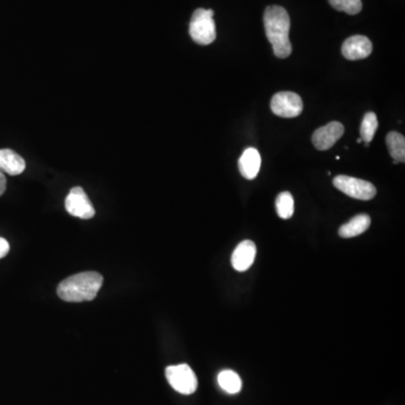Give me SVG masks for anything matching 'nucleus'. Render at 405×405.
<instances>
[{
	"instance_id": "nucleus-1",
	"label": "nucleus",
	"mask_w": 405,
	"mask_h": 405,
	"mask_svg": "<svg viewBox=\"0 0 405 405\" xmlns=\"http://www.w3.org/2000/svg\"><path fill=\"white\" fill-rule=\"evenodd\" d=\"M264 31L277 58L286 59L292 53L290 41V18L287 10L280 6H269L264 14Z\"/></svg>"
},
{
	"instance_id": "nucleus-2",
	"label": "nucleus",
	"mask_w": 405,
	"mask_h": 405,
	"mask_svg": "<svg viewBox=\"0 0 405 405\" xmlns=\"http://www.w3.org/2000/svg\"><path fill=\"white\" fill-rule=\"evenodd\" d=\"M103 283V276L96 271L76 273L59 284L58 295L66 302H88L95 299Z\"/></svg>"
},
{
	"instance_id": "nucleus-3",
	"label": "nucleus",
	"mask_w": 405,
	"mask_h": 405,
	"mask_svg": "<svg viewBox=\"0 0 405 405\" xmlns=\"http://www.w3.org/2000/svg\"><path fill=\"white\" fill-rule=\"evenodd\" d=\"M212 9L199 8L194 12L190 24V35L201 45L212 44L216 38L215 22Z\"/></svg>"
},
{
	"instance_id": "nucleus-4",
	"label": "nucleus",
	"mask_w": 405,
	"mask_h": 405,
	"mask_svg": "<svg viewBox=\"0 0 405 405\" xmlns=\"http://www.w3.org/2000/svg\"><path fill=\"white\" fill-rule=\"evenodd\" d=\"M166 377L171 388L184 395L195 393L199 386L195 373L187 364L166 368Z\"/></svg>"
},
{
	"instance_id": "nucleus-5",
	"label": "nucleus",
	"mask_w": 405,
	"mask_h": 405,
	"mask_svg": "<svg viewBox=\"0 0 405 405\" xmlns=\"http://www.w3.org/2000/svg\"><path fill=\"white\" fill-rule=\"evenodd\" d=\"M334 185L336 190L360 201H371L376 196V188L371 183L349 176L340 175L334 177Z\"/></svg>"
},
{
	"instance_id": "nucleus-6",
	"label": "nucleus",
	"mask_w": 405,
	"mask_h": 405,
	"mask_svg": "<svg viewBox=\"0 0 405 405\" xmlns=\"http://www.w3.org/2000/svg\"><path fill=\"white\" fill-rule=\"evenodd\" d=\"M271 112L279 118H293L303 112L302 98L292 92H277L270 103Z\"/></svg>"
},
{
	"instance_id": "nucleus-7",
	"label": "nucleus",
	"mask_w": 405,
	"mask_h": 405,
	"mask_svg": "<svg viewBox=\"0 0 405 405\" xmlns=\"http://www.w3.org/2000/svg\"><path fill=\"white\" fill-rule=\"evenodd\" d=\"M64 205H66V212L75 218L90 220L95 216V208L92 206V201L86 192L81 187L71 188L66 196Z\"/></svg>"
},
{
	"instance_id": "nucleus-8",
	"label": "nucleus",
	"mask_w": 405,
	"mask_h": 405,
	"mask_svg": "<svg viewBox=\"0 0 405 405\" xmlns=\"http://www.w3.org/2000/svg\"><path fill=\"white\" fill-rule=\"evenodd\" d=\"M345 133V127L339 122H331L316 129L312 135L314 147L320 151L331 149Z\"/></svg>"
},
{
	"instance_id": "nucleus-9",
	"label": "nucleus",
	"mask_w": 405,
	"mask_h": 405,
	"mask_svg": "<svg viewBox=\"0 0 405 405\" xmlns=\"http://www.w3.org/2000/svg\"><path fill=\"white\" fill-rule=\"evenodd\" d=\"M341 52L347 60H362L371 55L373 52V44L371 40L364 35H354L343 42Z\"/></svg>"
},
{
	"instance_id": "nucleus-10",
	"label": "nucleus",
	"mask_w": 405,
	"mask_h": 405,
	"mask_svg": "<svg viewBox=\"0 0 405 405\" xmlns=\"http://www.w3.org/2000/svg\"><path fill=\"white\" fill-rule=\"evenodd\" d=\"M256 245L250 240H245L239 243L236 250L233 251L232 266L238 271H246L253 266L256 258Z\"/></svg>"
},
{
	"instance_id": "nucleus-11",
	"label": "nucleus",
	"mask_w": 405,
	"mask_h": 405,
	"mask_svg": "<svg viewBox=\"0 0 405 405\" xmlns=\"http://www.w3.org/2000/svg\"><path fill=\"white\" fill-rule=\"evenodd\" d=\"M239 170L246 179L256 178L258 176L260 166H262V158L259 155L258 150L255 148H248L245 152L242 153L241 157L238 161Z\"/></svg>"
},
{
	"instance_id": "nucleus-12",
	"label": "nucleus",
	"mask_w": 405,
	"mask_h": 405,
	"mask_svg": "<svg viewBox=\"0 0 405 405\" xmlns=\"http://www.w3.org/2000/svg\"><path fill=\"white\" fill-rule=\"evenodd\" d=\"M26 164L18 153L10 149L0 150V171L10 176H17L25 170Z\"/></svg>"
},
{
	"instance_id": "nucleus-13",
	"label": "nucleus",
	"mask_w": 405,
	"mask_h": 405,
	"mask_svg": "<svg viewBox=\"0 0 405 405\" xmlns=\"http://www.w3.org/2000/svg\"><path fill=\"white\" fill-rule=\"evenodd\" d=\"M371 227V218L367 214H360L342 225L339 229V236L341 238H355L368 230Z\"/></svg>"
},
{
	"instance_id": "nucleus-14",
	"label": "nucleus",
	"mask_w": 405,
	"mask_h": 405,
	"mask_svg": "<svg viewBox=\"0 0 405 405\" xmlns=\"http://www.w3.org/2000/svg\"><path fill=\"white\" fill-rule=\"evenodd\" d=\"M386 144L392 158L397 162L405 160V138L399 132H390L386 136Z\"/></svg>"
},
{
	"instance_id": "nucleus-15",
	"label": "nucleus",
	"mask_w": 405,
	"mask_h": 405,
	"mask_svg": "<svg viewBox=\"0 0 405 405\" xmlns=\"http://www.w3.org/2000/svg\"><path fill=\"white\" fill-rule=\"evenodd\" d=\"M218 382L223 391L229 394H236L241 391V378L236 371L225 369L222 371L218 376Z\"/></svg>"
},
{
	"instance_id": "nucleus-16",
	"label": "nucleus",
	"mask_w": 405,
	"mask_h": 405,
	"mask_svg": "<svg viewBox=\"0 0 405 405\" xmlns=\"http://www.w3.org/2000/svg\"><path fill=\"white\" fill-rule=\"evenodd\" d=\"M377 127H378V121H377L376 114L373 112L366 113L360 125V138L362 141L369 143L375 136Z\"/></svg>"
},
{
	"instance_id": "nucleus-17",
	"label": "nucleus",
	"mask_w": 405,
	"mask_h": 405,
	"mask_svg": "<svg viewBox=\"0 0 405 405\" xmlns=\"http://www.w3.org/2000/svg\"><path fill=\"white\" fill-rule=\"evenodd\" d=\"M276 211L280 219L288 220L294 214V199L290 192H283L276 199Z\"/></svg>"
},
{
	"instance_id": "nucleus-18",
	"label": "nucleus",
	"mask_w": 405,
	"mask_h": 405,
	"mask_svg": "<svg viewBox=\"0 0 405 405\" xmlns=\"http://www.w3.org/2000/svg\"><path fill=\"white\" fill-rule=\"evenodd\" d=\"M331 6L338 12H345L349 15H357L362 12V0H329Z\"/></svg>"
},
{
	"instance_id": "nucleus-19",
	"label": "nucleus",
	"mask_w": 405,
	"mask_h": 405,
	"mask_svg": "<svg viewBox=\"0 0 405 405\" xmlns=\"http://www.w3.org/2000/svg\"><path fill=\"white\" fill-rule=\"evenodd\" d=\"M9 249H10V247H9V243L6 239L0 238V259L7 256Z\"/></svg>"
},
{
	"instance_id": "nucleus-20",
	"label": "nucleus",
	"mask_w": 405,
	"mask_h": 405,
	"mask_svg": "<svg viewBox=\"0 0 405 405\" xmlns=\"http://www.w3.org/2000/svg\"><path fill=\"white\" fill-rule=\"evenodd\" d=\"M6 185L7 180L6 177L3 175V173L0 171V196L3 195L5 193V190H6Z\"/></svg>"
},
{
	"instance_id": "nucleus-21",
	"label": "nucleus",
	"mask_w": 405,
	"mask_h": 405,
	"mask_svg": "<svg viewBox=\"0 0 405 405\" xmlns=\"http://www.w3.org/2000/svg\"><path fill=\"white\" fill-rule=\"evenodd\" d=\"M357 142H358V143H362V138H358V140H357Z\"/></svg>"
}]
</instances>
